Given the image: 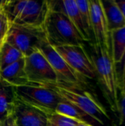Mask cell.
Segmentation results:
<instances>
[{"mask_svg":"<svg viewBox=\"0 0 125 126\" xmlns=\"http://www.w3.org/2000/svg\"><path fill=\"white\" fill-rule=\"evenodd\" d=\"M15 103L13 87L0 80V123L13 114Z\"/></svg>","mask_w":125,"mask_h":126,"instance_id":"cell-16","label":"cell"},{"mask_svg":"<svg viewBox=\"0 0 125 126\" xmlns=\"http://www.w3.org/2000/svg\"><path fill=\"white\" fill-rule=\"evenodd\" d=\"M50 4L52 8L60 11L69 19L85 41H90L75 0H63L60 1H50Z\"/></svg>","mask_w":125,"mask_h":126,"instance_id":"cell-12","label":"cell"},{"mask_svg":"<svg viewBox=\"0 0 125 126\" xmlns=\"http://www.w3.org/2000/svg\"></svg>","mask_w":125,"mask_h":126,"instance_id":"cell-27","label":"cell"},{"mask_svg":"<svg viewBox=\"0 0 125 126\" xmlns=\"http://www.w3.org/2000/svg\"><path fill=\"white\" fill-rule=\"evenodd\" d=\"M38 50L43 55L52 67L57 78V83L83 88L86 83V79L76 72L48 41L44 43Z\"/></svg>","mask_w":125,"mask_h":126,"instance_id":"cell-7","label":"cell"},{"mask_svg":"<svg viewBox=\"0 0 125 126\" xmlns=\"http://www.w3.org/2000/svg\"><path fill=\"white\" fill-rule=\"evenodd\" d=\"M24 69L30 83L49 85L58 83L52 67L39 50L24 57Z\"/></svg>","mask_w":125,"mask_h":126,"instance_id":"cell-9","label":"cell"},{"mask_svg":"<svg viewBox=\"0 0 125 126\" xmlns=\"http://www.w3.org/2000/svg\"><path fill=\"white\" fill-rule=\"evenodd\" d=\"M15 99L46 114L55 113L56 106L62 100L51 89L45 85L27 83L13 87Z\"/></svg>","mask_w":125,"mask_h":126,"instance_id":"cell-5","label":"cell"},{"mask_svg":"<svg viewBox=\"0 0 125 126\" xmlns=\"http://www.w3.org/2000/svg\"><path fill=\"white\" fill-rule=\"evenodd\" d=\"M4 10L11 24L43 27L51 10L50 1H2Z\"/></svg>","mask_w":125,"mask_h":126,"instance_id":"cell-3","label":"cell"},{"mask_svg":"<svg viewBox=\"0 0 125 126\" xmlns=\"http://www.w3.org/2000/svg\"><path fill=\"white\" fill-rule=\"evenodd\" d=\"M90 9L94 42L111 51L109 31L100 0L90 1Z\"/></svg>","mask_w":125,"mask_h":126,"instance_id":"cell-10","label":"cell"},{"mask_svg":"<svg viewBox=\"0 0 125 126\" xmlns=\"http://www.w3.org/2000/svg\"><path fill=\"white\" fill-rule=\"evenodd\" d=\"M110 45L115 64L122 61L125 55V27L109 32Z\"/></svg>","mask_w":125,"mask_h":126,"instance_id":"cell-15","label":"cell"},{"mask_svg":"<svg viewBox=\"0 0 125 126\" xmlns=\"http://www.w3.org/2000/svg\"><path fill=\"white\" fill-rule=\"evenodd\" d=\"M13 115L19 126H46L47 116L46 114L16 100Z\"/></svg>","mask_w":125,"mask_h":126,"instance_id":"cell-11","label":"cell"},{"mask_svg":"<svg viewBox=\"0 0 125 126\" xmlns=\"http://www.w3.org/2000/svg\"><path fill=\"white\" fill-rule=\"evenodd\" d=\"M77 126H94L91 125V124H88V123H80V124H78Z\"/></svg>","mask_w":125,"mask_h":126,"instance_id":"cell-26","label":"cell"},{"mask_svg":"<svg viewBox=\"0 0 125 126\" xmlns=\"http://www.w3.org/2000/svg\"><path fill=\"white\" fill-rule=\"evenodd\" d=\"M91 54L96 76L104 92L105 96L108 101L111 109L118 112L119 106V78L111 52L105 47L96 44H90Z\"/></svg>","mask_w":125,"mask_h":126,"instance_id":"cell-1","label":"cell"},{"mask_svg":"<svg viewBox=\"0 0 125 126\" xmlns=\"http://www.w3.org/2000/svg\"><path fill=\"white\" fill-rule=\"evenodd\" d=\"M6 41L17 48L26 57L38 51L48 41L43 27L10 24Z\"/></svg>","mask_w":125,"mask_h":126,"instance_id":"cell-6","label":"cell"},{"mask_svg":"<svg viewBox=\"0 0 125 126\" xmlns=\"http://www.w3.org/2000/svg\"><path fill=\"white\" fill-rule=\"evenodd\" d=\"M102 7L105 16L108 30L110 32L125 27V18L115 0L101 1Z\"/></svg>","mask_w":125,"mask_h":126,"instance_id":"cell-14","label":"cell"},{"mask_svg":"<svg viewBox=\"0 0 125 126\" xmlns=\"http://www.w3.org/2000/svg\"><path fill=\"white\" fill-rule=\"evenodd\" d=\"M46 126H77L78 124L82 123L77 120L64 115H61L57 113L46 114Z\"/></svg>","mask_w":125,"mask_h":126,"instance_id":"cell-20","label":"cell"},{"mask_svg":"<svg viewBox=\"0 0 125 126\" xmlns=\"http://www.w3.org/2000/svg\"><path fill=\"white\" fill-rule=\"evenodd\" d=\"M45 86L53 90L61 100L80 109L96 123L103 126L110 119L105 107L94 96L85 91L83 88L60 83Z\"/></svg>","mask_w":125,"mask_h":126,"instance_id":"cell-2","label":"cell"},{"mask_svg":"<svg viewBox=\"0 0 125 126\" xmlns=\"http://www.w3.org/2000/svg\"><path fill=\"white\" fill-rule=\"evenodd\" d=\"M118 113L120 116L119 126H125V94L121 93L119 97V106Z\"/></svg>","mask_w":125,"mask_h":126,"instance_id":"cell-22","label":"cell"},{"mask_svg":"<svg viewBox=\"0 0 125 126\" xmlns=\"http://www.w3.org/2000/svg\"><path fill=\"white\" fill-rule=\"evenodd\" d=\"M0 126H19L17 123V121L13 115V114L8 117H7L5 120H4L2 122H1Z\"/></svg>","mask_w":125,"mask_h":126,"instance_id":"cell-24","label":"cell"},{"mask_svg":"<svg viewBox=\"0 0 125 126\" xmlns=\"http://www.w3.org/2000/svg\"><path fill=\"white\" fill-rule=\"evenodd\" d=\"M0 80L12 87L29 83L24 69V58L1 69Z\"/></svg>","mask_w":125,"mask_h":126,"instance_id":"cell-13","label":"cell"},{"mask_svg":"<svg viewBox=\"0 0 125 126\" xmlns=\"http://www.w3.org/2000/svg\"></svg>","mask_w":125,"mask_h":126,"instance_id":"cell-28","label":"cell"},{"mask_svg":"<svg viewBox=\"0 0 125 126\" xmlns=\"http://www.w3.org/2000/svg\"><path fill=\"white\" fill-rule=\"evenodd\" d=\"M122 61H124V63L122 66L121 75L119 77V89L121 93L125 94V55Z\"/></svg>","mask_w":125,"mask_h":126,"instance_id":"cell-23","label":"cell"},{"mask_svg":"<svg viewBox=\"0 0 125 126\" xmlns=\"http://www.w3.org/2000/svg\"><path fill=\"white\" fill-rule=\"evenodd\" d=\"M24 58L17 48L6 41L0 48V70Z\"/></svg>","mask_w":125,"mask_h":126,"instance_id":"cell-18","label":"cell"},{"mask_svg":"<svg viewBox=\"0 0 125 126\" xmlns=\"http://www.w3.org/2000/svg\"><path fill=\"white\" fill-rule=\"evenodd\" d=\"M10 27V22L4 10L1 1H0V48L7 41Z\"/></svg>","mask_w":125,"mask_h":126,"instance_id":"cell-21","label":"cell"},{"mask_svg":"<svg viewBox=\"0 0 125 126\" xmlns=\"http://www.w3.org/2000/svg\"><path fill=\"white\" fill-rule=\"evenodd\" d=\"M43 30L49 44L52 47L83 45L85 42L69 19L52 7L44 22Z\"/></svg>","mask_w":125,"mask_h":126,"instance_id":"cell-4","label":"cell"},{"mask_svg":"<svg viewBox=\"0 0 125 126\" xmlns=\"http://www.w3.org/2000/svg\"><path fill=\"white\" fill-rule=\"evenodd\" d=\"M116 3L119 7L123 16L125 18V1H116Z\"/></svg>","mask_w":125,"mask_h":126,"instance_id":"cell-25","label":"cell"},{"mask_svg":"<svg viewBox=\"0 0 125 126\" xmlns=\"http://www.w3.org/2000/svg\"><path fill=\"white\" fill-rule=\"evenodd\" d=\"M55 113L77 120L82 123L91 124L92 126H94L93 123H96L90 117H88L80 109L63 100L56 106Z\"/></svg>","mask_w":125,"mask_h":126,"instance_id":"cell-17","label":"cell"},{"mask_svg":"<svg viewBox=\"0 0 125 126\" xmlns=\"http://www.w3.org/2000/svg\"><path fill=\"white\" fill-rule=\"evenodd\" d=\"M53 48L82 77L86 80H92L97 78L92 60L84 44L53 47Z\"/></svg>","mask_w":125,"mask_h":126,"instance_id":"cell-8","label":"cell"},{"mask_svg":"<svg viewBox=\"0 0 125 126\" xmlns=\"http://www.w3.org/2000/svg\"><path fill=\"white\" fill-rule=\"evenodd\" d=\"M76 4L80 10L83 23L84 24L88 37L91 41L92 39V30H91V9L90 1L88 0H75Z\"/></svg>","mask_w":125,"mask_h":126,"instance_id":"cell-19","label":"cell"}]
</instances>
